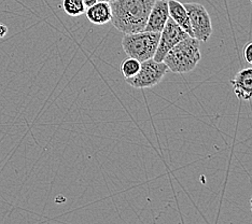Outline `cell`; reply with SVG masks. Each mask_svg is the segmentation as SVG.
<instances>
[{"label":"cell","mask_w":252,"mask_h":224,"mask_svg":"<svg viewBox=\"0 0 252 224\" xmlns=\"http://www.w3.org/2000/svg\"><path fill=\"white\" fill-rule=\"evenodd\" d=\"M154 1L156 0H116L110 3L112 25L124 34L144 32Z\"/></svg>","instance_id":"cell-1"},{"label":"cell","mask_w":252,"mask_h":224,"mask_svg":"<svg viewBox=\"0 0 252 224\" xmlns=\"http://www.w3.org/2000/svg\"><path fill=\"white\" fill-rule=\"evenodd\" d=\"M200 59V42L193 37H187L166 54L163 62L171 72L189 73L196 68Z\"/></svg>","instance_id":"cell-2"},{"label":"cell","mask_w":252,"mask_h":224,"mask_svg":"<svg viewBox=\"0 0 252 224\" xmlns=\"http://www.w3.org/2000/svg\"><path fill=\"white\" fill-rule=\"evenodd\" d=\"M161 32H140L124 34L122 38V48L128 57L144 62L153 59L156 54Z\"/></svg>","instance_id":"cell-3"},{"label":"cell","mask_w":252,"mask_h":224,"mask_svg":"<svg viewBox=\"0 0 252 224\" xmlns=\"http://www.w3.org/2000/svg\"><path fill=\"white\" fill-rule=\"evenodd\" d=\"M168 71L164 62H157L153 59L141 62L140 70L135 77L125 79L126 82L135 89H149L162 82Z\"/></svg>","instance_id":"cell-4"},{"label":"cell","mask_w":252,"mask_h":224,"mask_svg":"<svg viewBox=\"0 0 252 224\" xmlns=\"http://www.w3.org/2000/svg\"><path fill=\"white\" fill-rule=\"evenodd\" d=\"M188 12L193 37L199 42H207L213 34V24L209 13L203 4L192 2L183 4Z\"/></svg>","instance_id":"cell-5"},{"label":"cell","mask_w":252,"mask_h":224,"mask_svg":"<svg viewBox=\"0 0 252 224\" xmlns=\"http://www.w3.org/2000/svg\"><path fill=\"white\" fill-rule=\"evenodd\" d=\"M190 37L189 34L177 24L173 19H168L165 27L161 32L159 41L156 54L153 56V60L157 62H163L166 54L173 49L177 43H179L181 40Z\"/></svg>","instance_id":"cell-6"},{"label":"cell","mask_w":252,"mask_h":224,"mask_svg":"<svg viewBox=\"0 0 252 224\" xmlns=\"http://www.w3.org/2000/svg\"><path fill=\"white\" fill-rule=\"evenodd\" d=\"M168 19L169 11L167 0H156L150 11V14H149L145 31L161 32Z\"/></svg>","instance_id":"cell-7"},{"label":"cell","mask_w":252,"mask_h":224,"mask_svg":"<svg viewBox=\"0 0 252 224\" xmlns=\"http://www.w3.org/2000/svg\"><path fill=\"white\" fill-rule=\"evenodd\" d=\"M235 95L240 100L252 98V67L242 69L231 80Z\"/></svg>","instance_id":"cell-8"},{"label":"cell","mask_w":252,"mask_h":224,"mask_svg":"<svg viewBox=\"0 0 252 224\" xmlns=\"http://www.w3.org/2000/svg\"><path fill=\"white\" fill-rule=\"evenodd\" d=\"M85 15L88 20L96 25H105L111 22L112 12L110 3L104 1H97L85 10Z\"/></svg>","instance_id":"cell-9"},{"label":"cell","mask_w":252,"mask_h":224,"mask_svg":"<svg viewBox=\"0 0 252 224\" xmlns=\"http://www.w3.org/2000/svg\"><path fill=\"white\" fill-rule=\"evenodd\" d=\"M167 1H168V11H169L170 19H173L177 24H178L182 30L189 34V36L193 37L190 19H189V15L185 5H183L181 2H179L178 0H167Z\"/></svg>","instance_id":"cell-10"},{"label":"cell","mask_w":252,"mask_h":224,"mask_svg":"<svg viewBox=\"0 0 252 224\" xmlns=\"http://www.w3.org/2000/svg\"><path fill=\"white\" fill-rule=\"evenodd\" d=\"M62 7L65 13L72 17L84 14L85 10H87L82 0H62Z\"/></svg>","instance_id":"cell-11"},{"label":"cell","mask_w":252,"mask_h":224,"mask_svg":"<svg viewBox=\"0 0 252 224\" xmlns=\"http://www.w3.org/2000/svg\"><path fill=\"white\" fill-rule=\"evenodd\" d=\"M140 64L141 62L138 60L133 59V57H128L122 62L121 67H120V70H121L122 76L125 79H129L135 77L137 73L140 70Z\"/></svg>","instance_id":"cell-12"},{"label":"cell","mask_w":252,"mask_h":224,"mask_svg":"<svg viewBox=\"0 0 252 224\" xmlns=\"http://www.w3.org/2000/svg\"><path fill=\"white\" fill-rule=\"evenodd\" d=\"M243 56L248 64L252 65V41L245 45L244 51H243Z\"/></svg>","instance_id":"cell-13"},{"label":"cell","mask_w":252,"mask_h":224,"mask_svg":"<svg viewBox=\"0 0 252 224\" xmlns=\"http://www.w3.org/2000/svg\"><path fill=\"white\" fill-rule=\"evenodd\" d=\"M9 32V28L7 25H4L3 23H0V39L4 38Z\"/></svg>","instance_id":"cell-14"},{"label":"cell","mask_w":252,"mask_h":224,"mask_svg":"<svg viewBox=\"0 0 252 224\" xmlns=\"http://www.w3.org/2000/svg\"><path fill=\"white\" fill-rule=\"evenodd\" d=\"M82 1L84 2L85 7L89 8V7H91V5H93L94 3H96L97 1H98V0H82Z\"/></svg>","instance_id":"cell-15"},{"label":"cell","mask_w":252,"mask_h":224,"mask_svg":"<svg viewBox=\"0 0 252 224\" xmlns=\"http://www.w3.org/2000/svg\"><path fill=\"white\" fill-rule=\"evenodd\" d=\"M98 1H104V2H108V3H112L116 1V0H98Z\"/></svg>","instance_id":"cell-16"},{"label":"cell","mask_w":252,"mask_h":224,"mask_svg":"<svg viewBox=\"0 0 252 224\" xmlns=\"http://www.w3.org/2000/svg\"><path fill=\"white\" fill-rule=\"evenodd\" d=\"M250 208H251V211H252V197L250 199Z\"/></svg>","instance_id":"cell-17"}]
</instances>
